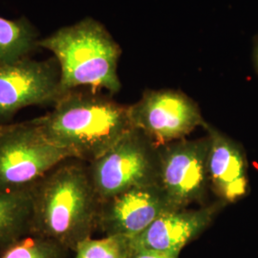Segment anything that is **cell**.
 I'll return each instance as SVG.
<instances>
[{
  "label": "cell",
  "instance_id": "6da1fadb",
  "mask_svg": "<svg viewBox=\"0 0 258 258\" xmlns=\"http://www.w3.org/2000/svg\"><path fill=\"white\" fill-rule=\"evenodd\" d=\"M101 205L88 165L66 159L32 186L30 234L74 251L98 231Z\"/></svg>",
  "mask_w": 258,
  "mask_h": 258
},
{
  "label": "cell",
  "instance_id": "7a4b0ae2",
  "mask_svg": "<svg viewBox=\"0 0 258 258\" xmlns=\"http://www.w3.org/2000/svg\"><path fill=\"white\" fill-rule=\"evenodd\" d=\"M53 109L36 118L52 144L72 159L91 163L133 128L128 106L91 89L62 94Z\"/></svg>",
  "mask_w": 258,
  "mask_h": 258
},
{
  "label": "cell",
  "instance_id": "3957f363",
  "mask_svg": "<svg viewBox=\"0 0 258 258\" xmlns=\"http://www.w3.org/2000/svg\"><path fill=\"white\" fill-rule=\"evenodd\" d=\"M39 48L53 53L60 70V92L86 88L119 92V43L102 23L85 18L59 28L39 40Z\"/></svg>",
  "mask_w": 258,
  "mask_h": 258
},
{
  "label": "cell",
  "instance_id": "277c9868",
  "mask_svg": "<svg viewBox=\"0 0 258 258\" xmlns=\"http://www.w3.org/2000/svg\"><path fill=\"white\" fill-rule=\"evenodd\" d=\"M87 165L102 202L131 188L159 184V147L139 129Z\"/></svg>",
  "mask_w": 258,
  "mask_h": 258
},
{
  "label": "cell",
  "instance_id": "5b68a950",
  "mask_svg": "<svg viewBox=\"0 0 258 258\" xmlns=\"http://www.w3.org/2000/svg\"><path fill=\"white\" fill-rule=\"evenodd\" d=\"M66 159L43 134L36 118L10 123L0 134V194L30 187Z\"/></svg>",
  "mask_w": 258,
  "mask_h": 258
},
{
  "label": "cell",
  "instance_id": "8992f818",
  "mask_svg": "<svg viewBox=\"0 0 258 258\" xmlns=\"http://www.w3.org/2000/svg\"><path fill=\"white\" fill-rule=\"evenodd\" d=\"M133 128L139 129L158 147L183 140L206 122L198 104L186 94L172 90H147L128 106Z\"/></svg>",
  "mask_w": 258,
  "mask_h": 258
},
{
  "label": "cell",
  "instance_id": "52a82bcc",
  "mask_svg": "<svg viewBox=\"0 0 258 258\" xmlns=\"http://www.w3.org/2000/svg\"><path fill=\"white\" fill-rule=\"evenodd\" d=\"M208 135L159 147V184L176 210L202 202L210 187Z\"/></svg>",
  "mask_w": 258,
  "mask_h": 258
},
{
  "label": "cell",
  "instance_id": "ba28073f",
  "mask_svg": "<svg viewBox=\"0 0 258 258\" xmlns=\"http://www.w3.org/2000/svg\"><path fill=\"white\" fill-rule=\"evenodd\" d=\"M60 96V70L55 57L0 64V123L29 106H53Z\"/></svg>",
  "mask_w": 258,
  "mask_h": 258
},
{
  "label": "cell",
  "instance_id": "9c48e42d",
  "mask_svg": "<svg viewBox=\"0 0 258 258\" xmlns=\"http://www.w3.org/2000/svg\"><path fill=\"white\" fill-rule=\"evenodd\" d=\"M177 211L160 184L135 187L102 201L98 231L134 238L166 212Z\"/></svg>",
  "mask_w": 258,
  "mask_h": 258
},
{
  "label": "cell",
  "instance_id": "30bf717a",
  "mask_svg": "<svg viewBox=\"0 0 258 258\" xmlns=\"http://www.w3.org/2000/svg\"><path fill=\"white\" fill-rule=\"evenodd\" d=\"M224 206L226 204L218 200L198 210L182 209L166 212L132 238L133 249H148L179 256L184 247L211 226Z\"/></svg>",
  "mask_w": 258,
  "mask_h": 258
},
{
  "label": "cell",
  "instance_id": "8fae6325",
  "mask_svg": "<svg viewBox=\"0 0 258 258\" xmlns=\"http://www.w3.org/2000/svg\"><path fill=\"white\" fill-rule=\"evenodd\" d=\"M210 140L208 175L210 187L223 203H234L249 192L248 163L238 143L205 122Z\"/></svg>",
  "mask_w": 258,
  "mask_h": 258
},
{
  "label": "cell",
  "instance_id": "7c38bea8",
  "mask_svg": "<svg viewBox=\"0 0 258 258\" xmlns=\"http://www.w3.org/2000/svg\"><path fill=\"white\" fill-rule=\"evenodd\" d=\"M40 34L26 18L7 19L0 17V64L15 63L39 49Z\"/></svg>",
  "mask_w": 258,
  "mask_h": 258
},
{
  "label": "cell",
  "instance_id": "4fadbf2b",
  "mask_svg": "<svg viewBox=\"0 0 258 258\" xmlns=\"http://www.w3.org/2000/svg\"><path fill=\"white\" fill-rule=\"evenodd\" d=\"M32 186L0 194V249L30 233Z\"/></svg>",
  "mask_w": 258,
  "mask_h": 258
},
{
  "label": "cell",
  "instance_id": "5bb4252c",
  "mask_svg": "<svg viewBox=\"0 0 258 258\" xmlns=\"http://www.w3.org/2000/svg\"><path fill=\"white\" fill-rule=\"evenodd\" d=\"M69 249L55 240L26 234L0 249V258H67Z\"/></svg>",
  "mask_w": 258,
  "mask_h": 258
},
{
  "label": "cell",
  "instance_id": "9a60e30c",
  "mask_svg": "<svg viewBox=\"0 0 258 258\" xmlns=\"http://www.w3.org/2000/svg\"><path fill=\"white\" fill-rule=\"evenodd\" d=\"M73 258H131L132 238L122 235H105L101 239L88 238L75 249Z\"/></svg>",
  "mask_w": 258,
  "mask_h": 258
},
{
  "label": "cell",
  "instance_id": "2e32d148",
  "mask_svg": "<svg viewBox=\"0 0 258 258\" xmlns=\"http://www.w3.org/2000/svg\"><path fill=\"white\" fill-rule=\"evenodd\" d=\"M131 258H179V256L148 249H133Z\"/></svg>",
  "mask_w": 258,
  "mask_h": 258
},
{
  "label": "cell",
  "instance_id": "e0dca14e",
  "mask_svg": "<svg viewBox=\"0 0 258 258\" xmlns=\"http://www.w3.org/2000/svg\"><path fill=\"white\" fill-rule=\"evenodd\" d=\"M253 60L254 64L256 67V70L258 72V36L254 39V46H253Z\"/></svg>",
  "mask_w": 258,
  "mask_h": 258
},
{
  "label": "cell",
  "instance_id": "ac0fdd59",
  "mask_svg": "<svg viewBox=\"0 0 258 258\" xmlns=\"http://www.w3.org/2000/svg\"><path fill=\"white\" fill-rule=\"evenodd\" d=\"M10 123H0V134L9 128Z\"/></svg>",
  "mask_w": 258,
  "mask_h": 258
}]
</instances>
